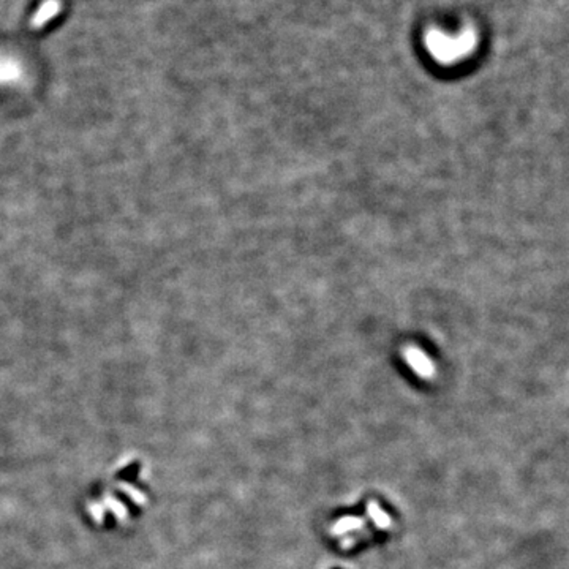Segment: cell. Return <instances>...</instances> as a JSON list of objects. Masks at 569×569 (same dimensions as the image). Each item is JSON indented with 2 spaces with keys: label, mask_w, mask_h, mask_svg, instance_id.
Segmentation results:
<instances>
[{
  "label": "cell",
  "mask_w": 569,
  "mask_h": 569,
  "mask_svg": "<svg viewBox=\"0 0 569 569\" xmlns=\"http://www.w3.org/2000/svg\"><path fill=\"white\" fill-rule=\"evenodd\" d=\"M60 8H62V2H60V0H45L30 21L32 29L37 30V29H41V27H45L46 23L56 18L60 12Z\"/></svg>",
  "instance_id": "obj_1"
},
{
  "label": "cell",
  "mask_w": 569,
  "mask_h": 569,
  "mask_svg": "<svg viewBox=\"0 0 569 569\" xmlns=\"http://www.w3.org/2000/svg\"><path fill=\"white\" fill-rule=\"evenodd\" d=\"M405 359L407 362L410 364V367L421 377H430L433 372V364L430 359L425 356V353H422L418 348H408L405 351Z\"/></svg>",
  "instance_id": "obj_2"
}]
</instances>
